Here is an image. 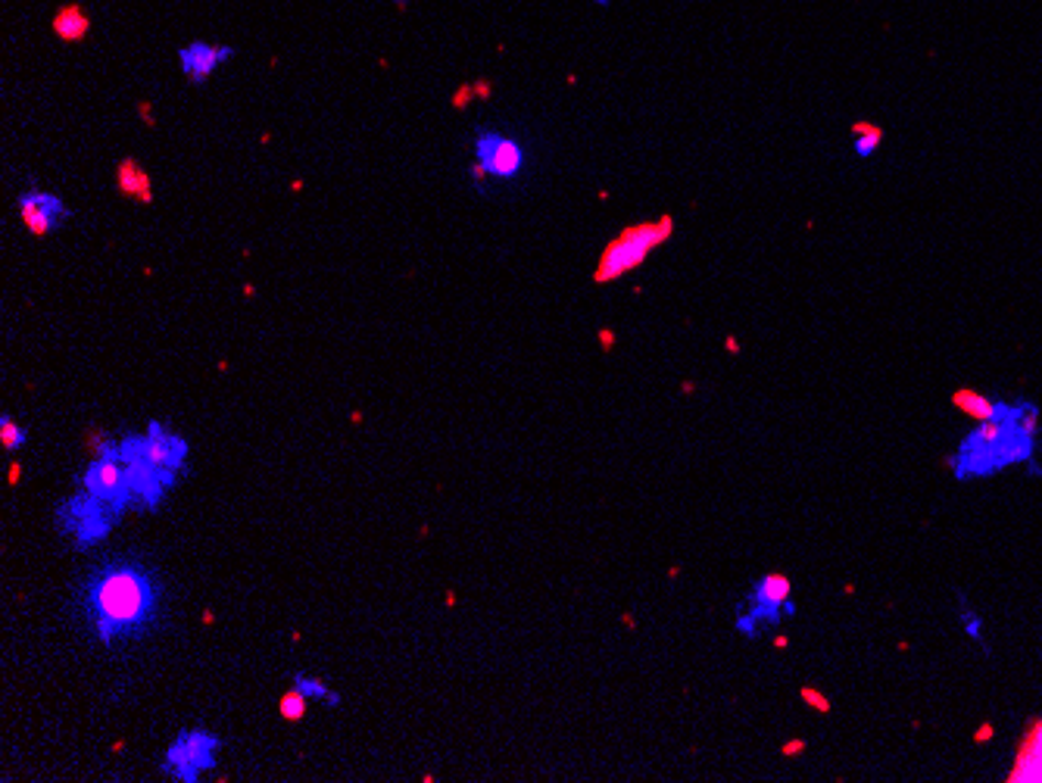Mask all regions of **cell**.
<instances>
[{
    "label": "cell",
    "mask_w": 1042,
    "mask_h": 783,
    "mask_svg": "<svg viewBox=\"0 0 1042 783\" xmlns=\"http://www.w3.org/2000/svg\"><path fill=\"white\" fill-rule=\"evenodd\" d=\"M958 406L977 419V428H971L946 459L955 481L996 478L1015 465H1023L1033 475H1040L1037 446L1042 434V412L1037 402L1023 397L1005 400V397L958 394Z\"/></svg>",
    "instance_id": "6da1fadb"
},
{
    "label": "cell",
    "mask_w": 1042,
    "mask_h": 783,
    "mask_svg": "<svg viewBox=\"0 0 1042 783\" xmlns=\"http://www.w3.org/2000/svg\"><path fill=\"white\" fill-rule=\"evenodd\" d=\"M159 615L163 584L141 559H107L81 584V618L103 650L141 640L154 631Z\"/></svg>",
    "instance_id": "7a4b0ae2"
},
{
    "label": "cell",
    "mask_w": 1042,
    "mask_h": 783,
    "mask_svg": "<svg viewBox=\"0 0 1042 783\" xmlns=\"http://www.w3.org/2000/svg\"><path fill=\"white\" fill-rule=\"evenodd\" d=\"M531 169V151L516 134L497 125H484L472 134V181L484 185H512Z\"/></svg>",
    "instance_id": "3957f363"
},
{
    "label": "cell",
    "mask_w": 1042,
    "mask_h": 783,
    "mask_svg": "<svg viewBox=\"0 0 1042 783\" xmlns=\"http://www.w3.org/2000/svg\"><path fill=\"white\" fill-rule=\"evenodd\" d=\"M122 521L113 506H107L103 499H97L95 494H88L85 487H76L69 497H63L54 509V525H57L59 537H66L73 543V550L78 553H88L103 547L117 525Z\"/></svg>",
    "instance_id": "277c9868"
},
{
    "label": "cell",
    "mask_w": 1042,
    "mask_h": 783,
    "mask_svg": "<svg viewBox=\"0 0 1042 783\" xmlns=\"http://www.w3.org/2000/svg\"><path fill=\"white\" fill-rule=\"evenodd\" d=\"M119 459L129 472L132 481V494H135V512H159L163 503L173 497V490L181 481L169 475L163 465H156V459L147 450L144 431H125L119 434Z\"/></svg>",
    "instance_id": "5b68a950"
},
{
    "label": "cell",
    "mask_w": 1042,
    "mask_h": 783,
    "mask_svg": "<svg viewBox=\"0 0 1042 783\" xmlns=\"http://www.w3.org/2000/svg\"><path fill=\"white\" fill-rule=\"evenodd\" d=\"M222 759V737L210 727H185L163 749L159 774L173 783H200Z\"/></svg>",
    "instance_id": "8992f818"
},
{
    "label": "cell",
    "mask_w": 1042,
    "mask_h": 783,
    "mask_svg": "<svg viewBox=\"0 0 1042 783\" xmlns=\"http://www.w3.org/2000/svg\"><path fill=\"white\" fill-rule=\"evenodd\" d=\"M78 487H85L88 494L103 499L107 506H113L119 518L135 512V494H132V481L129 472L119 459V438H97L91 446V459L85 462Z\"/></svg>",
    "instance_id": "52a82bcc"
},
{
    "label": "cell",
    "mask_w": 1042,
    "mask_h": 783,
    "mask_svg": "<svg viewBox=\"0 0 1042 783\" xmlns=\"http://www.w3.org/2000/svg\"><path fill=\"white\" fill-rule=\"evenodd\" d=\"M672 219H658V222H638V225H628V229L618 234L609 247L602 250L599 256V266L594 272V282L606 285V282H616L631 275L634 268H640L653 253H656L668 238H672Z\"/></svg>",
    "instance_id": "ba28073f"
},
{
    "label": "cell",
    "mask_w": 1042,
    "mask_h": 783,
    "mask_svg": "<svg viewBox=\"0 0 1042 783\" xmlns=\"http://www.w3.org/2000/svg\"><path fill=\"white\" fill-rule=\"evenodd\" d=\"M792 611H796V606H792L790 577L762 574L736 611V631L743 637H758L762 628H777Z\"/></svg>",
    "instance_id": "9c48e42d"
},
{
    "label": "cell",
    "mask_w": 1042,
    "mask_h": 783,
    "mask_svg": "<svg viewBox=\"0 0 1042 783\" xmlns=\"http://www.w3.org/2000/svg\"><path fill=\"white\" fill-rule=\"evenodd\" d=\"M16 212L32 238H51L73 219V207L47 188H25L16 197Z\"/></svg>",
    "instance_id": "30bf717a"
},
{
    "label": "cell",
    "mask_w": 1042,
    "mask_h": 783,
    "mask_svg": "<svg viewBox=\"0 0 1042 783\" xmlns=\"http://www.w3.org/2000/svg\"><path fill=\"white\" fill-rule=\"evenodd\" d=\"M234 54H237L234 44L193 38L175 51V63H178V73L188 85H207L215 73H222L232 63Z\"/></svg>",
    "instance_id": "8fae6325"
},
{
    "label": "cell",
    "mask_w": 1042,
    "mask_h": 783,
    "mask_svg": "<svg viewBox=\"0 0 1042 783\" xmlns=\"http://www.w3.org/2000/svg\"><path fill=\"white\" fill-rule=\"evenodd\" d=\"M144 438H147V450L156 459V465H163L169 475L181 481L191 472V443H188V438H181L173 424L151 419L144 424Z\"/></svg>",
    "instance_id": "7c38bea8"
},
{
    "label": "cell",
    "mask_w": 1042,
    "mask_h": 783,
    "mask_svg": "<svg viewBox=\"0 0 1042 783\" xmlns=\"http://www.w3.org/2000/svg\"><path fill=\"white\" fill-rule=\"evenodd\" d=\"M51 29H54V35L59 41H69V44H76L81 41L88 32H91V16L85 13V7H78V3H66V7H59L57 16L51 22Z\"/></svg>",
    "instance_id": "4fadbf2b"
},
{
    "label": "cell",
    "mask_w": 1042,
    "mask_h": 783,
    "mask_svg": "<svg viewBox=\"0 0 1042 783\" xmlns=\"http://www.w3.org/2000/svg\"><path fill=\"white\" fill-rule=\"evenodd\" d=\"M117 188L119 194H125V197H132V200H141V203H151V178L147 173L137 166L135 159H125V163H119L117 169Z\"/></svg>",
    "instance_id": "5bb4252c"
},
{
    "label": "cell",
    "mask_w": 1042,
    "mask_h": 783,
    "mask_svg": "<svg viewBox=\"0 0 1042 783\" xmlns=\"http://www.w3.org/2000/svg\"><path fill=\"white\" fill-rule=\"evenodd\" d=\"M290 687L297 690L300 696H307L309 703H322V706H329V708H337L341 703H344L337 690H331L322 677L307 674V671H297V674L290 677Z\"/></svg>",
    "instance_id": "9a60e30c"
},
{
    "label": "cell",
    "mask_w": 1042,
    "mask_h": 783,
    "mask_svg": "<svg viewBox=\"0 0 1042 783\" xmlns=\"http://www.w3.org/2000/svg\"><path fill=\"white\" fill-rule=\"evenodd\" d=\"M955 618H958V628H962V633H965L971 643L986 647L984 618H980V611L971 606V599H967L965 593H958V596H955Z\"/></svg>",
    "instance_id": "2e32d148"
},
{
    "label": "cell",
    "mask_w": 1042,
    "mask_h": 783,
    "mask_svg": "<svg viewBox=\"0 0 1042 783\" xmlns=\"http://www.w3.org/2000/svg\"><path fill=\"white\" fill-rule=\"evenodd\" d=\"M0 446H3V453H13V456L29 446V431H25V424L13 419L10 412H0Z\"/></svg>",
    "instance_id": "e0dca14e"
},
{
    "label": "cell",
    "mask_w": 1042,
    "mask_h": 783,
    "mask_svg": "<svg viewBox=\"0 0 1042 783\" xmlns=\"http://www.w3.org/2000/svg\"><path fill=\"white\" fill-rule=\"evenodd\" d=\"M880 144H884V129L868 125V122H858L852 129V151H855L858 159H871L874 153L880 151Z\"/></svg>",
    "instance_id": "ac0fdd59"
},
{
    "label": "cell",
    "mask_w": 1042,
    "mask_h": 783,
    "mask_svg": "<svg viewBox=\"0 0 1042 783\" xmlns=\"http://www.w3.org/2000/svg\"><path fill=\"white\" fill-rule=\"evenodd\" d=\"M307 706H309L307 696H300L297 690L290 687L288 693L281 696V703H278V712H281V718H285V721H300V718L307 715Z\"/></svg>",
    "instance_id": "d6986e66"
},
{
    "label": "cell",
    "mask_w": 1042,
    "mask_h": 783,
    "mask_svg": "<svg viewBox=\"0 0 1042 783\" xmlns=\"http://www.w3.org/2000/svg\"><path fill=\"white\" fill-rule=\"evenodd\" d=\"M594 3H597L599 10H609V7H612V0H594Z\"/></svg>",
    "instance_id": "ffe728a7"
},
{
    "label": "cell",
    "mask_w": 1042,
    "mask_h": 783,
    "mask_svg": "<svg viewBox=\"0 0 1042 783\" xmlns=\"http://www.w3.org/2000/svg\"><path fill=\"white\" fill-rule=\"evenodd\" d=\"M393 7H406V3H412V0H390Z\"/></svg>",
    "instance_id": "44dd1931"
}]
</instances>
